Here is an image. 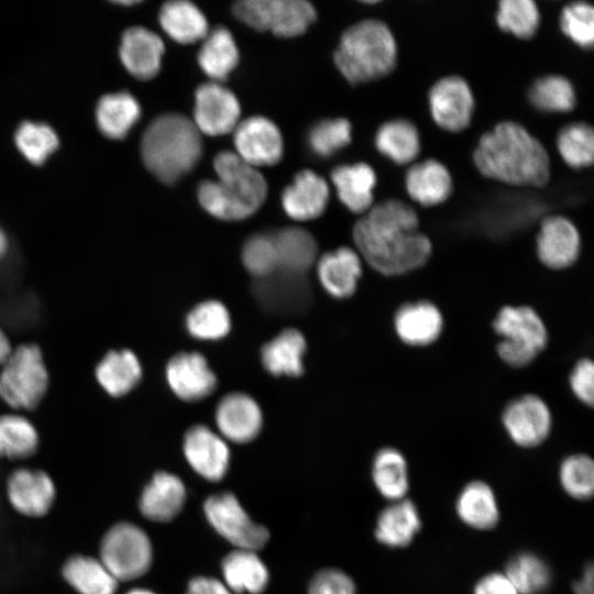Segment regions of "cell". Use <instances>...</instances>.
Segmentation results:
<instances>
[{"mask_svg":"<svg viewBox=\"0 0 594 594\" xmlns=\"http://www.w3.org/2000/svg\"><path fill=\"white\" fill-rule=\"evenodd\" d=\"M13 346L7 333L0 327V366L7 361L10 356Z\"/></svg>","mask_w":594,"mask_h":594,"instance_id":"56","label":"cell"},{"mask_svg":"<svg viewBox=\"0 0 594 594\" xmlns=\"http://www.w3.org/2000/svg\"><path fill=\"white\" fill-rule=\"evenodd\" d=\"M163 54L161 37L145 28L132 26L121 37L122 64L139 79H151L160 72Z\"/></svg>","mask_w":594,"mask_h":594,"instance_id":"24","label":"cell"},{"mask_svg":"<svg viewBox=\"0 0 594 594\" xmlns=\"http://www.w3.org/2000/svg\"><path fill=\"white\" fill-rule=\"evenodd\" d=\"M40 437L33 422L20 413L0 415V458L22 460L38 449Z\"/></svg>","mask_w":594,"mask_h":594,"instance_id":"40","label":"cell"},{"mask_svg":"<svg viewBox=\"0 0 594 594\" xmlns=\"http://www.w3.org/2000/svg\"><path fill=\"white\" fill-rule=\"evenodd\" d=\"M562 160L572 168L592 165L594 160V132L591 125L575 122L564 127L557 140Z\"/></svg>","mask_w":594,"mask_h":594,"instance_id":"44","label":"cell"},{"mask_svg":"<svg viewBox=\"0 0 594 594\" xmlns=\"http://www.w3.org/2000/svg\"><path fill=\"white\" fill-rule=\"evenodd\" d=\"M48 386V371L42 350L35 343L13 348L0 366V398L16 411L36 408Z\"/></svg>","mask_w":594,"mask_h":594,"instance_id":"6","label":"cell"},{"mask_svg":"<svg viewBox=\"0 0 594 594\" xmlns=\"http://www.w3.org/2000/svg\"><path fill=\"white\" fill-rule=\"evenodd\" d=\"M14 141L26 160L42 164L58 146L55 131L47 124L26 121L19 125Z\"/></svg>","mask_w":594,"mask_h":594,"instance_id":"46","label":"cell"},{"mask_svg":"<svg viewBox=\"0 0 594 594\" xmlns=\"http://www.w3.org/2000/svg\"><path fill=\"white\" fill-rule=\"evenodd\" d=\"M479 172L487 178L520 187H543L550 160L542 143L517 122L504 121L484 133L473 153Z\"/></svg>","mask_w":594,"mask_h":594,"instance_id":"2","label":"cell"},{"mask_svg":"<svg viewBox=\"0 0 594 594\" xmlns=\"http://www.w3.org/2000/svg\"><path fill=\"white\" fill-rule=\"evenodd\" d=\"M9 248V241L4 231L0 228V261L6 256Z\"/></svg>","mask_w":594,"mask_h":594,"instance_id":"57","label":"cell"},{"mask_svg":"<svg viewBox=\"0 0 594 594\" xmlns=\"http://www.w3.org/2000/svg\"><path fill=\"white\" fill-rule=\"evenodd\" d=\"M64 580L79 594H116L118 580L96 558L75 554L63 565Z\"/></svg>","mask_w":594,"mask_h":594,"instance_id":"35","label":"cell"},{"mask_svg":"<svg viewBox=\"0 0 594 594\" xmlns=\"http://www.w3.org/2000/svg\"><path fill=\"white\" fill-rule=\"evenodd\" d=\"M560 26L576 45L592 47L594 41V9L584 1L566 4L560 15Z\"/></svg>","mask_w":594,"mask_h":594,"instance_id":"50","label":"cell"},{"mask_svg":"<svg viewBox=\"0 0 594 594\" xmlns=\"http://www.w3.org/2000/svg\"><path fill=\"white\" fill-rule=\"evenodd\" d=\"M204 510L211 526L238 549L256 551L268 540L267 529L249 517L233 494L209 497Z\"/></svg>","mask_w":594,"mask_h":594,"instance_id":"10","label":"cell"},{"mask_svg":"<svg viewBox=\"0 0 594 594\" xmlns=\"http://www.w3.org/2000/svg\"><path fill=\"white\" fill-rule=\"evenodd\" d=\"M328 200L327 182L308 169L296 174L280 197L285 213L297 221H309L320 217L327 208Z\"/></svg>","mask_w":594,"mask_h":594,"instance_id":"21","label":"cell"},{"mask_svg":"<svg viewBox=\"0 0 594 594\" xmlns=\"http://www.w3.org/2000/svg\"><path fill=\"white\" fill-rule=\"evenodd\" d=\"M141 116L138 100L121 91L101 97L96 108V120L100 131L110 139L124 138Z\"/></svg>","mask_w":594,"mask_h":594,"instance_id":"37","label":"cell"},{"mask_svg":"<svg viewBox=\"0 0 594 594\" xmlns=\"http://www.w3.org/2000/svg\"><path fill=\"white\" fill-rule=\"evenodd\" d=\"M493 329L501 338L497 354L512 367L531 363L548 342L543 320L532 307L526 305L501 308L493 321Z\"/></svg>","mask_w":594,"mask_h":594,"instance_id":"7","label":"cell"},{"mask_svg":"<svg viewBox=\"0 0 594 594\" xmlns=\"http://www.w3.org/2000/svg\"><path fill=\"white\" fill-rule=\"evenodd\" d=\"M239 118L240 103L232 91L215 81L196 89L193 122L200 133L227 134L235 129Z\"/></svg>","mask_w":594,"mask_h":594,"instance_id":"14","label":"cell"},{"mask_svg":"<svg viewBox=\"0 0 594 594\" xmlns=\"http://www.w3.org/2000/svg\"><path fill=\"white\" fill-rule=\"evenodd\" d=\"M398 339L407 345L427 346L436 342L443 330V317L431 301L419 300L402 305L394 316Z\"/></svg>","mask_w":594,"mask_h":594,"instance_id":"22","label":"cell"},{"mask_svg":"<svg viewBox=\"0 0 594 594\" xmlns=\"http://www.w3.org/2000/svg\"><path fill=\"white\" fill-rule=\"evenodd\" d=\"M202 153L201 135L183 114L167 113L154 119L141 140L145 167L161 182L174 184L188 174Z\"/></svg>","mask_w":594,"mask_h":594,"instance_id":"4","label":"cell"},{"mask_svg":"<svg viewBox=\"0 0 594 594\" xmlns=\"http://www.w3.org/2000/svg\"><path fill=\"white\" fill-rule=\"evenodd\" d=\"M237 19L257 31L295 37L316 20V10L304 0H242L232 9Z\"/></svg>","mask_w":594,"mask_h":594,"instance_id":"9","label":"cell"},{"mask_svg":"<svg viewBox=\"0 0 594 594\" xmlns=\"http://www.w3.org/2000/svg\"><path fill=\"white\" fill-rule=\"evenodd\" d=\"M99 560L118 582H128L144 575L153 560L152 543L136 525L120 521L103 535Z\"/></svg>","mask_w":594,"mask_h":594,"instance_id":"8","label":"cell"},{"mask_svg":"<svg viewBox=\"0 0 594 594\" xmlns=\"http://www.w3.org/2000/svg\"><path fill=\"white\" fill-rule=\"evenodd\" d=\"M473 594H519L505 573L492 572L482 576L473 588Z\"/></svg>","mask_w":594,"mask_h":594,"instance_id":"53","label":"cell"},{"mask_svg":"<svg viewBox=\"0 0 594 594\" xmlns=\"http://www.w3.org/2000/svg\"><path fill=\"white\" fill-rule=\"evenodd\" d=\"M435 122L449 132H460L469 127L474 98L469 84L459 76H447L436 81L428 95Z\"/></svg>","mask_w":594,"mask_h":594,"instance_id":"13","label":"cell"},{"mask_svg":"<svg viewBox=\"0 0 594 594\" xmlns=\"http://www.w3.org/2000/svg\"><path fill=\"white\" fill-rule=\"evenodd\" d=\"M308 594H356L352 579L336 569L320 571L311 580Z\"/></svg>","mask_w":594,"mask_h":594,"instance_id":"51","label":"cell"},{"mask_svg":"<svg viewBox=\"0 0 594 594\" xmlns=\"http://www.w3.org/2000/svg\"><path fill=\"white\" fill-rule=\"evenodd\" d=\"M213 168L218 179L202 180L197 190L198 201L208 213L237 221L260 209L267 195V184L257 168L229 151L216 155Z\"/></svg>","mask_w":594,"mask_h":594,"instance_id":"3","label":"cell"},{"mask_svg":"<svg viewBox=\"0 0 594 594\" xmlns=\"http://www.w3.org/2000/svg\"><path fill=\"white\" fill-rule=\"evenodd\" d=\"M233 131L235 154L251 166H270L282 158L283 138L271 120L251 117L239 122Z\"/></svg>","mask_w":594,"mask_h":594,"instance_id":"15","label":"cell"},{"mask_svg":"<svg viewBox=\"0 0 594 594\" xmlns=\"http://www.w3.org/2000/svg\"><path fill=\"white\" fill-rule=\"evenodd\" d=\"M127 594H155V593L146 588H133Z\"/></svg>","mask_w":594,"mask_h":594,"instance_id":"58","label":"cell"},{"mask_svg":"<svg viewBox=\"0 0 594 594\" xmlns=\"http://www.w3.org/2000/svg\"><path fill=\"white\" fill-rule=\"evenodd\" d=\"M185 328L188 334L197 340L216 341L230 332L231 317L221 301L204 300L189 310L185 318Z\"/></svg>","mask_w":594,"mask_h":594,"instance_id":"41","label":"cell"},{"mask_svg":"<svg viewBox=\"0 0 594 594\" xmlns=\"http://www.w3.org/2000/svg\"><path fill=\"white\" fill-rule=\"evenodd\" d=\"M158 20L165 33L175 42L191 44L208 34V22L194 3L184 0L168 1L160 10Z\"/></svg>","mask_w":594,"mask_h":594,"instance_id":"34","label":"cell"},{"mask_svg":"<svg viewBox=\"0 0 594 594\" xmlns=\"http://www.w3.org/2000/svg\"><path fill=\"white\" fill-rule=\"evenodd\" d=\"M531 103L546 112H568L575 106V92L570 80L560 75L538 78L529 89Z\"/></svg>","mask_w":594,"mask_h":594,"instance_id":"43","label":"cell"},{"mask_svg":"<svg viewBox=\"0 0 594 594\" xmlns=\"http://www.w3.org/2000/svg\"><path fill=\"white\" fill-rule=\"evenodd\" d=\"M317 277L322 288L333 298L352 296L362 275V258L348 246L322 254L316 263Z\"/></svg>","mask_w":594,"mask_h":594,"instance_id":"23","label":"cell"},{"mask_svg":"<svg viewBox=\"0 0 594 594\" xmlns=\"http://www.w3.org/2000/svg\"><path fill=\"white\" fill-rule=\"evenodd\" d=\"M405 187L413 200L424 207L439 205L452 193L448 168L436 160L416 163L406 173Z\"/></svg>","mask_w":594,"mask_h":594,"instance_id":"29","label":"cell"},{"mask_svg":"<svg viewBox=\"0 0 594 594\" xmlns=\"http://www.w3.org/2000/svg\"><path fill=\"white\" fill-rule=\"evenodd\" d=\"M353 241L361 258L386 276L416 271L432 253L415 209L398 199L373 205L363 213L353 227Z\"/></svg>","mask_w":594,"mask_h":594,"instance_id":"1","label":"cell"},{"mask_svg":"<svg viewBox=\"0 0 594 594\" xmlns=\"http://www.w3.org/2000/svg\"><path fill=\"white\" fill-rule=\"evenodd\" d=\"M333 58L349 82L373 81L387 76L395 68L396 41L384 22L363 20L343 32Z\"/></svg>","mask_w":594,"mask_h":594,"instance_id":"5","label":"cell"},{"mask_svg":"<svg viewBox=\"0 0 594 594\" xmlns=\"http://www.w3.org/2000/svg\"><path fill=\"white\" fill-rule=\"evenodd\" d=\"M372 477L378 493L391 502L406 498L409 490L408 465L396 448L380 449L372 465Z\"/></svg>","mask_w":594,"mask_h":594,"instance_id":"38","label":"cell"},{"mask_svg":"<svg viewBox=\"0 0 594 594\" xmlns=\"http://www.w3.org/2000/svg\"><path fill=\"white\" fill-rule=\"evenodd\" d=\"M143 369L136 354L129 349L110 350L97 363L95 377L111 397H123L141 382Z\"/></svg>","mask_w":594,"mask_h":594,"instance_id":"26","label":"cell"},{"mask_svg":"<svg viewBox=\"0 0 594 594\" xmlns=\"http://www.w3.org/2000/svg\"><path fill=\"white\" fill-rule=\"evenodd\" d=\"M276 248L278 270L306 274L315 264L318 246L305 229L286 227L272 233Z\"/></svg>","mask_w":594,"mask_h":594,"instance_id":"33","label":"cell"},{"mask_svg":"<svg viewBox=\"0 0 594 594\" xmlns=\"http://www.w3.org/2000/svg\"><path fill=\"white\" fill-rule=\"evenodd\" d=\"M459 518L469 527L490 530L499 520V507L493 488L486 482L476 480L468 483L455 501Z\"/></svg>","mask_w":594,"mask_h":594,"instance_id":"31","label":"cell"},{"mask_svg":"<svg viewBox=\"0 0 594 594\" xmlns=\"http://www.w3.org/2000/svg\"><path fill=\"white\" fill-rule=\"evenodd\" d=\"M7 495L18 513L38 518L51 510L56 498V488L46 472L18 469L7 481Z\"/></svg>","mask_w":594,"mask_h":594,"instance_id":"19","label":"cell"},{"mask_svg":"<svg viewBox=\"0 0 594 594\" xmlns=\"http://www.w3.org/2000/svg\"><path fill=\"white\" fill-rule=\"evenodd\" d=\"M559 480L564 492L580 501L590 498L594 492V463L582 453L566 457L560 465Z\"/></svg>","mask_w":594,"mask_h":594,"instance_id":"47","label":"cell"},{"mask_svg":"<svg viewBox=\"0 0 594 594\" xmlns=\"http://www.w3.org/2000/svg\"><path fill=\"white\" fill-rule=\"evenodd\" d=\"M187 594H232V592L219 580L198 576L188 583Z\"/></svg>","mask_w":594,"mask_h":594,"instance_id":"54","label":"cell"},{"mask_svg":"<svg viewBox=\"0 0 594 594\" xmlns=\"http://www.w3.org/2000/svg\"><path fill=\"white\" fill-rule=\"evenodd\" d=\"M224 584L233 593L258 594L268 583V571L255 551L237 549L222 561Z\"/></svg>","mask_w":594,"mask_h":594,"instance_id":"32","label":"cell"},{"mask_svg":"<svg viewBox=\"0 0 594 594\" xmlns=\"http://www.w3.org/2000/svg\"><path fill=\"white\" fill-rule=\"evenodd\" d=\"M593 565L587 564L582 576L574 583L575 594H593Z\"/></svg>","mask_w":594,"mask_h":594,"instance_id":"55","label":"cell"},{"mask_svg":"<svg viewBox=\"0 0 594 594\" xmlns=\"http://www.w3.org/2000/svg\"><path fill=\"white\" fill-rule=\"evenodd\" d=\"M351 123L343 118L326 119L308 133L310 150L320 157H329L351 142Z\"/></svg>","mask_w":594,"mask_h":594,"instance_id":"49","label":"cell"},{"mask_svg":"<svg viewBox=\"0 0 594 594\" xmlns=\"http://www.w3.org/2000/svg\"><path fill=\"white\" fill-rule=\"evenodd\" d=\"M502 424L514 443L521 448H535L549 437L552 416L541 397L526 394L506 405Z\"/></svg>","mask_w":594,"mask_h":594,"instance_id":"12","label":"cell"},{"mask_svg":"<svg viewBox=\"0 0 594 594\" xmlns=\"http://www.w3.org/2000/svg\"><path fill=\"white\" fill-rule=\"evenodd\" d=\"M421 528V518L416 505L408 498L392 502L378 515L375 537L389 548L409 546Z\"/></svg>","mask_w":594,"mask_h":594,"instance_id":"30","label":"cell"},{"mask_svg":"<svg viewBox=\"0 0 594 594\" xmlns=\"http://www.w3.org/2000/svg\"><path fill=\"white\" fill-rule=\"evenodd\" d=\"M239 63V51L231 32L217 28L205 37L198 53L201 70L215 82L226 80Z\"/></svg>","mask_w":594,"mask_h":594,"instance_id":"36","label":"cell"},{"mask_svg":"<svg viewBox=\"0 0 594 594\" xmlns=\"http://www.w3.org/2000/svg\"><path fill=\"white\" fill-rule=\"evenodd\" d=\"M215 420L222 438L235 443H245L260 433L263 415L260 405L252 396L242 392H232L219 400Z\"/></svg>","mask_w":594,"mask_h":594,"instance_id":"18","label":"cell"},{"mask_svg":"<svg viewBox=\"0 0 594 594\" xmlns=\"http://www.w3.org/2000/svg\"><path fill=\"white\" fill-rule=\"evenodd\" d=\"M306 339L297 329L280 331L261 349V362L273 376H300L304 373Z\"/></svg>","mask_w":594,"mask_h":594,"instance_id":"27","label":"cell"},{"mask_svg":"<svg viewBox=\"0 0 594 594\" xmlns=\"http://www.w3.org/2000/svg\"><path fill=\"white\" fill-rule=\"evenodd\" d=\"M496 22L503 31L527 40L536 34L540 14L532 0H502L498 2Z\"/></svg>","mask_w":594,"mask_h":594,"instance_id":"45","label":"cell"},{"mask_svg":"<svg viewBox=\"0 0 594 594\" xmlns=\"http://www.w3.org/2000/svg\"><path fill=\"white\" fill-rule=\"evenodd\" d=\"M183 450L189 465L209 481L221 480L229 468L230 451L223 438L204 425L189 428Z\"/></svg>","mask_w":594,"mask_h":594,"instance_id":"20","label":"cell"},{"mask_svg":"<svg viewBox=\"0 0 594 594\" xmlns=\"http://www.w3.org/2000/svg\"><path fill=\"white\" fill-rule=\"evenodd\" d=\"M569 384L576 398L592 407L594 404V364L592 360L580 359L573 366Z\"/></svg>","mask_w":594,"mask_h":594,"instance_id":"52","label":"cell"},{"mask_svg":"<svg viewBox=\"0 0 594 594\" xmlns=\"http://www.w3.org/2000/svg\"><path fill=\"white\" fill-rule=\"evenodd\" d=\"M331 180L340 201L353 213L363 215L373 206L376 174L366 163L337 166Z\"/></svg>","mask_w":594,"mask_h":594,"instance_id":"28","label":"cell"},{"mask_svg":"<svg viewBox=\"0 0 594 594\" xmlns=\"http://www.w3.org/2000/svg\"><path fill=\"white\" fill-rule=\"evenodd\" d=\"M165 377L174 395L184 402L205 399L217 387V376L199 352H179L172 356Z\"/></svg>","mask_w":594,"mask_h":594,"instance_id":"16","label":"cell"},{"mask_svg":"<svg viewBox=\"0 0 594 594\" xmlns=\"http://www.w3.org/2000/svg\"><path fill=\"white\" fill-rule=\"evenodd\" d=\"M581 237L572 221L562 216L546 217L536 239L539 261L550 270H564L579 257Z\"/></svg>","mask_w":594,"mask_h":594,"instance_id":"17","label":"cell"},{"mask_svg":"<svg viewBox=\"0 0 594 594\" xmlns=\"http://www.w3.org/2000/svg\"><path fill=\"white\" fill-rule=\"evenodd\" d=\"M252 293L263 309L282 316L302 312L312 299L311 287L305 274L282 270L254 279Z\"/></svg>","mask_w":594,"mask_h":594,"instance_id":"11","label":"cell"},{"mask_svg":"<svg viewBox=\"0 0 594 594\" xmlns=\"http://www.w3.org/2000/svg\"><path fill=\"white\" fill-rule=\"evenodd\" d=\"M241 258L254 279L277 271V254L272 233H255L249 237L242 246Z\"/></svg>","mask_w":594,"mask_h":594,"instance_id":"48","label":"cell"},{"mask_svg":"<svg viewBox=\"0 0 594 594\" xmlns=\"http://www.w3.org/2000/svg\"><path fill=\"white\" fill-rule=\"evenodd\" d=\"M505 575L519 594H541L551 582L549 565L531 552L513 557L507 563Z\"/></svg>","mask_w":594,"mask_h":594,"instance_id":"42","label":"cell"},{"mask_svg":"<svg viewBox=\"0 0 594 594\" xmlns=\"http://www.w3.org/2000/svg\"><path fill=\"white\" fill-rule=\"evenodd\" d=\"M377 150L396 164L411 163L420 152L417 128L408 120L394 119L380 127L375 135Z\"/></svg>","mask_w":594,"mask_h":594,"instance_id":"39","label":"cell"},{"mask_svg":"<svg viewBox=\"0 0 594 594\" xmlns=\"http://www.w3.org/2000/svg\"><path fill=\"white\" fill-rule=\"evenodd\" d=\"M186 490L182 480L168 472H157L145 485L139 499L141 514L152 521L173 520L182 510Z\"/></svg>","mask_w":594,"mask_h":594,"instance_id":"25","label":"cell"}]
</instances>
